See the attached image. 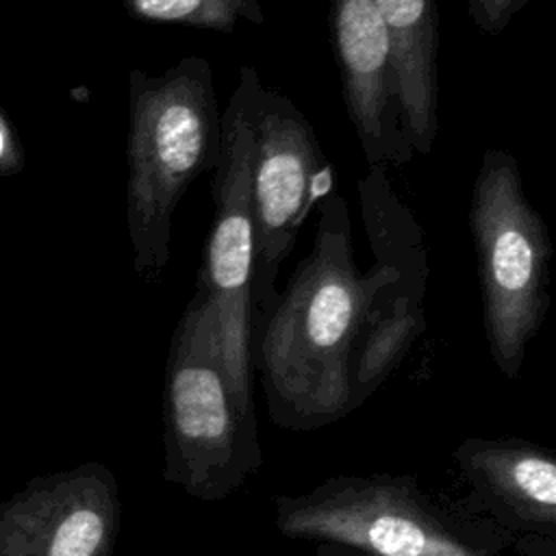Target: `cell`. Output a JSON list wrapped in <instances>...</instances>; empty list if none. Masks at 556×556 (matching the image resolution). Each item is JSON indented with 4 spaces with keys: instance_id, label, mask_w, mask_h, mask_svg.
Returning <instances> with one entry per match:
<instances>
[{
    "instance_id": "6da1fadb",
    "label": "cell",
    "mask_w": 556,
    "mask_h": 556,
    "mask_svg": "<svg viewBox=\"0 0 556 556\" xmlns=\"http://www.w3.org/2000/svg\"><path fill=\"white\" fill-rule=\"evenodd\" d=\"M317 208L313 248L261 319L256 348L269 417L298 432L352 410V361L369 293L345 200L334 193Z\"/></svg>"
},
{
    "instance_id": "7a4b0ae2",
    "label": "cell",
    "mask_w": 556,
    "mask_h": 556,
    "mask_svg": "<svg viewBox=\"0 0 556 556\" xmlns=\"http://www.w3.org/2000/svg\"><path fill=\"white\" fill-rule=\"evenodd\" d=\"M126 215L137 274L156 280L172 252L176 208L219 159L222 113L208 59L185 56L161 74L130 72Z\"/></svg>"
},
{
    "instance_id": "3957f363",
    "label": "cell",
    "mask_w": 556,
    "mask_h": 556,
    "mask_svg": "<svg viewBox=\"0 0 556 556\" xmlns=\"http://www.w3.org/2000/svg\"><path fill=\"white\" fill-rule=\"evenodd\" d=\"M163 426V476L195 500L222 502L263 463L256 417L235 397L215 313L198 289L172 334Z\"/></svg>"
},
{
    "instance_id": "277c9868",
    "label": "cell",
    "mask_w": 556,
    "mask_h": 556,
    "mask_svg": "<svg viewBox=\"0 0 556 556\" xmlns=\"http://www.w3.org/2000/svg\"><path fill=\"white\" fill-rule=\"evenodd\" d=\"M469 230L489 352L502 376L515 380L549 308L552 239L526 195L517 159L502 148L482 154L471 187Z\"/></svg>"
},
{
    "instance_id": "5b68a950",
    "label": "cell",
    "mask_w": 556,
    "mask_h": 556,
    "mask_svg": "<svg viewBox=\"0 0 556 556\" xmlns=\"http://www.w3.org/2000/svg\"><path fill=\"white\" fill-rule=\"evenodd\" d=\"M263 80L252 65L239 80L222 113L219 159L213 169V222L204 243L195 289L215 313L217 339L226 374L241 408L252 406V278H254V211L252 161L256 102Z\"/></svg>"
},
{
    "instance_id": "8992f818",
    "label": "cell",
    "mask_w": 556,
    "mask_h": 556,
    "mask_svg": "<svg viewBox=\"0 0 556 556\" xmlns=\"http://www.w3.org/2000/svg\"><path fill=\"white\" fill-rule=\"evenodd\" d=\"M289 539L337 543L378 556H500L484 532L447 517L413 476H337L274 500Z\"/></svg>"
},
{
    "instance_id": "52a82bcc",
    "label": "cell",
    "mask_w": 556,
    "mask_h": 556,
    "mask_svg": "<svg viewBox=\"0 0 556 556\" xmlns=\"http://www.w3.org/2000/svg\"><path fill=\"white\" fill-rule=\"evenodd\" d=\"M337 193L334 167L326 159L315 128L280 91L261 87L254 124L252 211H254V278L252 313L261 319L278 298L276 280L293 252L304 219Z\"/></svg>"
},
{
    "instance_id": "ba28073f",
    "label": "cell",
    "mask_w": 556,
    "mask_h": 556,
    "mask_svg": "<svg viewBox=\"0 0 556 556\" xmlns=\"http://www.w3.org/2000/svg\"><path fill=\"white\" fill-rule=\"evenodd\" d=\"M119 486L102 463L41 473L0 504V556H111Z\"/></svg>"
},
{
    "instance_id": "9c48e42d",
    "label": "cell",
    "mask_w": 556,
    "mask_h": 556,
    "mask_svg": "<svg viewBox=\"0 0 556 556\" xmlns=\"http://www.w3.org/2000/svg\"><path fill=\"white\" fill-rule=\"evenodd\" d=\"M330 41L348 117L367 167H402L415 156L404 128L391 41L374 0H330Z\"/></svg>"
},
{
    "instance_id": "30bf717a",
    "label": "cell",
    "mask_w": 556,
    "mask_h": 556,
    "mask_svg": "<svg viewBox=\"0 0 556 556\" xmlns=\"http://www.w3.org/2000/svg\"><path fill=\"white\" fill-rule=\"evenodd\" d=\"M454 463L504 528L556 539L554 450L519 437H469L454 450Z\"/></svg>"
},
{
    "instance_id": "8fae6325",
    "label": "cell",
    "mask_w": 556,
    "mask_h": 556,
    "mask_svg": "<svg viewBox=\"0 0 556 556\" xmlns=\"http://www.w3.org/2000/svg\"><path fill=\"white\" fill-rule=\"evenodd\" d=\"M374 4L391 41L406 137L415 154H430L439 135L437 0H374Z\"/></svg>"
},
{
    "instance_id": "7c38bea8",
    "label": "cell",
    "mask_w": 556,
    "mask_h": 556,
    "mask_svg": "<svg viewBox=\"0 0 556 556\" xmlns=\"http://www.w3.org/2000/svg\"><path fill=\"white\" fill-rule=\"evenodd\" d=\"M126 13L141 22L176 24L232 33L239 22L261 26L265 11L258 0H124Z\"/></svg>"
},
{
    "instance_id": "4fadbf2b",
    "label": "cell",
    "mask_w": 556,
    "mask_h": 556,
    "mask_svg": "<svg viewBox=\"0 0 556 556\" xmlns=\"http://www.w3.org/2000/svg\"><path fill=\"white\" fill-rule=\"evenodd\" d=\"M526 4L528 0H467L469 17L482 35H500L506 30Z\"/></svg>"
},
{
    "instance_id": "5bb4252c",
    "label": "cell",
    "mask_w": 556,
    "mask_h": 556,
    "mask_svg": "<svg viewBox=\"0 0 556 556\" xmlns=\"http://www.w3.org/2000/svg\"><path fill=\"white\" fill-rule=\"evenodd\" d=\"M304 556H378V554H369V552H361L354 547H345V545H337V543H319V547L311 554Z\"/></svg>"
},
{
    "instance_id": "9a60e30c",
    "label": "cell",
    "mask_w": 556,
    "mask_h": 556,
    "mask_svg": "<svg viewBox=\"0 0 556 556\" xmlns=\"http://www.w3.org/2000/svg\"><path fill=\"white\" fill-rule=\"evenodd\" d=\"M9 152V139H7V130H4V124L0 122V161H4Z\"/></svg>"
}]
</instances>
